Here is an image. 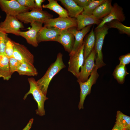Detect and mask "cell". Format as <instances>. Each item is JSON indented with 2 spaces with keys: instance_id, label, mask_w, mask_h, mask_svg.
<instances>
[{
  "instance_id": "cell-1",
  "label": "cell",
  "mask_w": 130,
  "mask_h": 130,
  "mask_svg": "<svg viewBox=\"0 0 130 130\" xmlns=\"http://www.w3.org/2000/svg\"><path fill=\"white\" fill-rule=\"evenodd\" d=\"M63 54L59 52L56 60L51 64L44 76L36 81L37 84L43 93L46 96L49 85L54 76L66 67L63 60Z\"/></svg>"
},
{
  "instance_id": "cell-2",
  "label": "cell",
  "mask_w": 130,
  "mask_h": 130,
  "mask_svg": "<svg viewBox=\"0 0 130 130\" xmlns=\"http://www.w3.org/2000/svg\"><path fill=\"white\" fill-rule=\"evenodd\" d=\"M27 79L30 85V89L24 95L23 99L25 100L29 94H31L38 105V109L35 110L36 114L40 116H44L45 114L44 103L48 98L40 89L34 78H28Z\"/></svg>"
},
{
  "instance_id": "cell-3",
  "label": "cell",
  "mask_w": 130,
  "mask_h": 130,
  "mask_svg": "<svg viewBox=\"0 0 130 130\" xmlns=\"http://www.w3.org/2000/svg\"><path fill=\"white\" fill-rule=\"evenodd\" d=\"M109 29L105 24L100 28L95 29L94 31L95 37L94 48L97 54V57L95 58V64L98 69L105 65L103 61L102 49L104 38L108 33Z\"/></svg>"
},
{
  "instance_id": "cell-4",
  "label": "cell",
  "mask_w": 130,
  "mask_h": 130,
  "mask_svg": "<svg viewBox=\"0 0 130 130\" xmlns=\"http://www.w3.org/2000/svg\"><path fill=\"white\" fill-rule=\"evenodd\" d=\"M53 15L42 9L36 8L30 11L20 14L16 17L20 21L25 24L37 21L43 22L53 18Z\"/></svg>"
},
{
  "instance_id": "cell-5",
  "label": "cell",
  "mask_w": 130,
  "mask_h": 130,
  "mask_svg": "<svg viewBox=\"0 0 130 130\" xmlns=\"http://www.w3.org/2000/svg\"><path fill=\"white\" fill-rule=\"evenodd\" d=\"M98 69V68L95 66L89 78L86 81L82 82L77 80L79 85L80 89V100L78 105L79 110L83 109V104L85 98L87 95L90 93L92 85L96 83L99 76V75L97 72Z\"/></svg>"
},
{
  "instance_id": "cell-6",
  "label": "cell",
  "mask_w": 130,
  "mask_h": 130,
  "mask_svg": "<svg viewBox=\"0 0 130 130\" xmlns=\"http://www.w3.org/2000/svg\"><path fill=\"white\" fill-rule=\"evenodd\" d=\"M84 49L83 43L76 52L69 56L68 71L71 72L77 78L79 72V69L84 63Z\"/></svg>"
},
{
  "instance_id": "cell-7",
  "label": "cell",
  "mask_w": 130,
  "mask_h": 130,
  "mask_svg": "<svg viewBox=\"0 0 130 130\" xmlns=\"http://www.w3.org/2000/svg\"><path fill=\"white\" fill-rule=\"evenodd\" d=\"M44 26L48 28L55 27L61 30H67L72 27H77L76 19L59 16L58 18L49 19L43 23Z\"/></svg>"
},
{
  "instance_id": "cell-8",
  "label": "cell",
  "mask_w": 130,
  "mask_h": 130,
  "mask_svg": "<svg viewBox=\"0 0 130 130\" xmlns=\"http://www.w3.org/2000/svg\"><path fill=\"white\" fill-rule=\"evenodd\" d=\"M0 7L6 15L15 17L30 10L28 8L20 5L16 0H0Z\"/></svg>"
},
{
  "instance_id": "cell-9",
  "label": "cell",
  "mask_w": 130,
  "mask_h": 130,
  "mask_svg": "<svg viewBox=\"0 0 130 130\" xmlns=\"http://www.w3.org/2000/svg\"><path fill=\"white\" fill-rule=\"evenodd\" d=\"M24 28L22 22L16 17L9 15H6L5 20L0 23V31L6 34L19 36L18 33L20 29Z\"/></svg>"
},
{
  "instance_id": "cell-10",
  "label": "cell",
  "mask_w": 130,
  "mask_h": 130,
  "mask_svg": "<svg viewBox=\"0 0 130 130\" xmlns=\"http://www.w3.org/2000/svg\"><path fill=\"white\" fill-rule=\"evenodd\" d=\"M13 45V57L20 63H26L33 65V55L24 45L12 40Z\"/></svg>"
},
{
  "instance_id": "cell-11",
  "label": "cell",
  "mask_w": 130,
  "mask_h": 130,
  "mask_svg": "<svg viewBox=\"0 0 130 130\" xmlns=\"http://www.w3.org/2000/svg\"><path fill=\"white\" fill-rule=\"evenodd\" d=\"M96 54V52L94 48L84 61V64L81 67V70L77 78V80L84 82L88 80L89 77L96 66L94 60Z\"/></svg>"
},
{
  "instance_id": "cell-12",
  "label": "cell",
  "mask_w": 130,
  "mask_h": 130,
  "mask_svg": "<svg viewBox=\"0 0 130 130\" xmlns=\"http://www.w3.org/2000/svg\"><path fill=\"white\" fill-rule=\"evenodd\" d=\"M43 24L37 21L32 22L30 23L31 27L30 29L26 31H20L18 33L19 36L24 38L29 44L36 47L38 46L37 40V34Z\"/></svg>"
},
{
  "instance_id": "cell-13",
  "label": "cell",
  "mask_w": 130,
  "mask_h": 130,
  "mask_svg": "<svg viewBox=\"0 0 130 130\" xmlns=\"http://www.w3.org/2000/svg\"><path fill=\"white\" fill-rule=\"evenodd\" d=\"M61 30L55 27L42 26L38 32L37 40L38 44L44 41L57 42Z\"/></svg>"
},
{
  "instance_id": "cell-14",
  "label": "cell",
  "mask_w": 130,
  "mask_h": 130,
  "mask_svg": "<svg viewBox=\"0 0 130 130\" xmlns=\"http://www.w3.org/2000/svg\"><path fill=\"white\" fill-rule=\"evenodd\" d=\"M125 18L122 8L117 3H115L112 6L110 13L101 19V23L95 29L100 28L104 24L114 20H116L121 22H123L125 20Z\"/></svg>"
},
{
  "instance_id": "cell-15",
  "label": "cell",
  "mask_w": 130,
  "mask_h": 130,
  "mask_svg": "<svg viewBox=\"0 0 130 130\" xmlns=\"http://www.w3.org/2000/svg\"><path fill=\"white\" fill-rule=\"evenodd\" d=\"M92 25L86 26L80 31H78L76 27L70 28L68 29L74 36L75 42L71 52L69 53L70 56L76 52L84 43V38L87 34L90 31Z\"/></svg>"
},
{
  "instance_id": "cell-16",
  "label": "cell",
  "mask_w": 130,
  "mask_h": 130,
  "mask_svg": "<svg viewBox=\"0 0 130 130\" xmlns=\"http://www.w3.org/2000/svg\"><path fill=\"white\" fill-rule=\"evenodd\" d=\"M58 42L61 44L65 50L69 53L72 51L74 44V36L68 29L61 30Z\"/></svg>"
},
{
  "instance_id": "cell-17",
  "label": "cell",
  "mask_w": 130,
  "mask_h": 130,
  "mask_svg": "<svg viewBox=\"0 0 130 130\" xmlns=\"http://www.w3.org/2000/svg\"><path fill=\"white\" fill-rule=\"evenodd\" d=\"M77 24V29L80 31L84 27L90 25L96 24L98 25L101 20L97 19L93 15H88L80 14L76 17Z\"/></svg>"
},
{
  "instance_id": "cell-18",
  "label": "cell",
  "mask_w": 130,
  "mask_h": 130,
  "mask_svg": "<svg viewBox=\"0 0 130 130\" xmlns=\"http://www.w3.org/2000/svg\"><path fill=\"white\" fill-rule=\"evenodd\" d=\"M61 4L67 9L69 16L75 18L78 15L80 14L84 8L79 7L73 0H59Z\"/></svg>"
},
{
  "instance_id": "cell-19",
  "label": "cell",
  "mask_w": 130,
  "mask_h": 130,
  "mask_svg": "<svg viewBox=\"0 0 130 130\" xmlns=\"http://www.w3.org/2000/svg\"><path fill=\"white\" fill-rule=\"evenodd\" d=\"M95 41V37L93 26L89 33L86 36L84 40V61L94 48Z\"/></svg>"
},
{
  "instance_id": "cell-20",
  "label": "cell",
  "mask_w": 130,
  "mask_h": 130,
  "mask_svg": "<svg viewBox=\"0 0 130 130\" xmlns=\"http://www.w3.org/2000/svg\"><path fill=\"white\" fill-rule=\"evenodd\" d=\"M112 1L111 0H106L95 9L93 15L100 20L108 15L110 12L112 8Z\"/></svg>"
},
{
  "instance_id": "cell-21",
  "label": "cell",
  "mask_w": 130,
  "mask_h": 130,
  "mask_svg": "<svg viewBox=\"0 0 130 130\" xmlns=\"http://www.w3.org/2000/svg\"><path fill=\"white\" fill-rule=\"evenodd\" d=\"M12 74L9 69L8 58L6 55H3L0 61V78L8 80L11 78Z\"/></svg>"
},
{
  "instance_id": "cell-22",
  "label": "cell",
  "mask_w": 130,
  "mask_h": 130,
  "mask_svg": "<svg viewBox=\"0 0 130 130\" xmlns=\"http://www.w3.org/2000/svg\"><path fill=\"white\" fill-rule=\"evenodd\" d=\"M48 4H43L42 7L52 10L58 14L59 16L63 17H69L67 10L62 7L58 3L57 1L54 0H48Z\"/></svg>"
},
{
  "instance_id": "cell-23",
  "label": "cell",
  "mask_w": 130,
  "mask_h": 130,
  "mask_svg": "<svg viewBox=\"0 0 130 130\" xmlns=\"http://www.w3.org/2000/svg\"><path fill=\"white\" fill-rule=\"evenodd\" d=\"M16 72L20 75L34 76L38 74L37 71L33 65L26 63H21Z\"/></svg>"
},
{
  "instance_id": "cell-24",
  "label": "cell",
  "mask_w": 130,
  "mask_h": 130,
  "mask_svg": "<svg viewBox=\"0 0 130 130\" xmlns=\"http://www.w3.org/2000/svg\"><path fill=\"white\" fill-rule=\"evenodd\" d=\"M129 74L126 66L119 64L116 67L113 75L114 78L119 83L122 84L124 82L126 76Z\"/></svg>"
},
{
  "instance_id": "cell-25",
  "label": "cell",
  "mask_w": 130,
  "mask_h": 130,
  "mask_svg": "<svg viewBox=\"0 0 130 130\" xmlns=\"http://www.w3.org/2000/svg\"><path fill=\"white\" fill-rule=\"evenodd\" d=\"M116 123L124 130H130V117L125 115L120 111H118L117 112Z\"/></svg>"
},
{
  "instance_id": "cell-26",
  "label": "cell",
  "mask_w": 130,
  "mask_h": 130,
  "mask_svg": "<svg viewBox=\"0 0 130 130\" xmlns=\"http://www.w3.org/2000/svg\"><path fill=\"white\" fill-rule=\"evenodd\" d=\"M109 28H114L117 29L120 32L130 35V27L126 26L121 22L116 20H114L106 24Z\"/></svg>"
},
{
  "instance_id": "cell-27",
  "label": "cell",
  "mask_w": 130,
  "mask_h": 130,
  "mask_svg": "<svg viewBox=\"0 0 130 130\" xmlns=\"http://www.w3.org/2000/svg\"><path fill=\"white\" fill-rule=\"evenodd\" d=\"M106 0H91V2L84 8L81 14L88 15H93L95 9L100 5L104 2Z\"/></svg>"
},
{
  "instance_id": "cell-28",
  "label": "cell",
  "mask_w": 130,
  "mask_h": 130,
  "mask_svg": "<svg viewBox=\"0 0 130 130\" xmlns=\"http://www.w3.org/2000/svg\"><path fill=\"white\" fill-rule=\"evenodd\" d=\"M8 38L7 34L0 31V54L1 55H5L6 44Z\"/></svg>"
},
{
  "instance_id": "cell-29",
  "label": "cell",
  "mask_w": 130,
  "mask_h": 130,
  "mask_svg": "<svg viewBox=\"0 0 130 130\" xmlns=\"http://www.w3.org/2000/svg\"><path fill=\"white\" fill-rule=\"evenodd\" d=\"M9 65L10 71L12 74L17 70L21 63L13 57L8 58Z\"/></svg>"
},
{
  "instance_id": "cell-30",
  "label": "cell",
  "mask_w": 130,
  "mask_h": 130,
  "mask_svg": "<svg viewBox=\"0 0 130 130\" xmlns=\"http://www.w3.org/2000/svg\"><path fill=\"white\" fill-rule=\"evenodd\" d=\"M13 45L12 40L8 38L6 44L5 55L8 58L13 57Z\"/></svg>"
},
{
  "instance_id": "cell-31",
  "label": "cell",
  "mask_w": 130,
  "mask_h": 130,
  "mask_svg": "<svg viewBox=\"0 0 130 130\" xmlns=\"http://www.w3.org/2000/svg\"><path fill=\"white\" fill-rule=\"evenodd\" d=\"M21 5L28 8L31 10L36 8L34 0H16Z\"/></svg>"
},
{
  "instance_id": "cell-32",
  "label": "cell",
  "mask_w": 130,
  "mask_h": 130,
  "mask_svg": "<svg viewBox=\"0 0 130 130\" xmlns=\"http://www.w3.org/2000/svg\"><path fill=\"white\" fill-rule=\"evenodd\" d=\"M120 61L119 64L125 65L130 62V53H128L122 55L119 58Z\"/></svg>"
},
{
  "instance_id": "cell-33",
  "label": "cell",
  "mask_w": 130,
  "mask_h": 130,
  "mask_svg": "<svg viewBox=\"0 0 130 130\" xmlns=\"http://www.w3.org/2000/svg\"><path fill=\"white\" fill-rule=\"evenodd\" d=\"M73 0L79 7L84 8L89 4L91 0Z\"/></svg>"
},
{
  "instance_id": "cell-34",
  "label": "cell",
  "mask_w": 130,
  "mask_h": 130,
  "mask_svg": "<svg viewBox=\"0 0 130 130\" xmlns=\"http://www.w3.org/2000/svg\"><path fill=\"white\" fill-rule=\"evenodd\" d=\"M36 8L42 9L41 6L42 3L45 1V0H34Z\"/></svg>"
},
{
  "instance_id": "cell-35",
  "label": "cell",
  "mask_w": 130,
  "mask_h": 130,
  "mask_svg": "<svg viewBox=\"0 0 130 130\" xmlns=\"http://www.w3.org/2000/svg\"><path fill=\"white\" fill-rule=\"evenodd\" d=\"M33 121V118L30 119L26 126L22 130H29L32 127Z\"/></svg>"
},
{
  "instance_id": "cell-36",
  "label": "cell",
  "mask_w": 130,
  "mask_h": 130,
  "mask_svg": "<svg viewBox=\"0 0 130 130\" xmlns=\"http://www.w3.org/2000/svg\"><path fill=\"white\" fill-rule=\"evenodd\" d=\"M112 130H124L121 126L115 123Z\"/></svg>"
},
{
  "instance_id": "cell-37",
  "label": "cell",
  "mask_w": 130,
  "mask_h": 130,
  "mask_svg": "<svg viewBox=\"0 0 130 130\" xmlns=\"http://www.w3.org/2000/svg\"><path fill=\"white\" fill-rule=\"evenodd\" d=\"M2 56L3 55L0 54V61L2 58Z\"/></svg>"
},
{
  "instance_id": "cell-38",
  "label": "cell",
  "mask_w": 130,
  "mask_h": 130,
  "mask_svg": "<svg viewBox=\"0 0 130 130\" xmlns=\"http://www.w3.org/2000/svg\"><path fill=\"white\" fill-rule=\"evenodd\" d=\"M1 18V16L0 15V19Z\"/></svg>"
}]
</instances>
